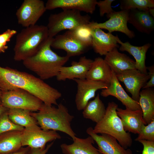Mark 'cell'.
Segmentation results:
<instances>
[{
  "label": "cell",
  "mask_w": 154,
  "mask_h": 154,
  "mask_svg": "<svg viewBox=\"0 0 154 154\" xmlns=\"http://www.w3.org/2000/svg\"><path fill=\"white\" fill-rule=\"evenodd\" d=\"M0 88L2 91L16 89L24 90L49 106L58 105L57 100L62 96L57 90L40 78L27 72L0 66Z\"/></svg>",
  "instance_id": "1"
},
{
  "label": "cell",
  "mask_w": 154,
  "mask_h": 154,
  "mask_svg": "<svg viewBox=\"0 0 154 154\" xmlns=\"http://www.w3.org/2000/svg\"><path fill=\"white\" fill-rule=\"evenodd\" d=\"M53 38L48 37L35 54L23 61L26 68L42 80L56 77L70 58L67 55H59L51 49Z\"/></svg>",
  "instance_id": "2"
},
{
  "label": "cell",
  "mask_w": 154,
  "mask_h": 154,
  "mask_svg": "<svg viewBox=\"0 0 154 154\" xmlns=\"http://www.w3.org/2000/svg\"><path fill=\"white\" fill-rule=\"evenodd\" d=\"M40 128L44 130L59 131L69 135L73 140L76 134L71 126L74 116L62 103L56 108L43 104L37 112L31 113Z\"/></svg>",
  "instance_id": "3"
},
{
  "label": "cell",
  "mask_w": 154,
  "mask_h": 154,
  "mask_svg": "<svg viewBox=\"0 0 154 154\" xmlns=\"http://www.w3.org/2000/svg\"><path fill=\"white\" fill-rule=\"evenodd\" d=\"M48 37L46 26L35 25L23 29L16 36L14 60L23 61L33 55Z\"/></svg>",
  "instance_id": "4"
},
{
  "label": "cell",
  "mask_w": 154,
  "mask_h": 154,
  "mask_svg": "<svg viewBox=\"0 0 154 154\" xmlns=\"http://www.w3.org/2000/svg\"><path fill=\"white\" fill-rule=\"evenodd\" d=\"M118 106L114 102H109L104 117L96 123L93 131L97 134L104 133L114 137L126 149L132 145V139L130 134L124 130L121 119L117 115Z\"/></svg>",
  "instance_id": "5"
},
{
  "label": "cell",
  "mask_w": 154,
  "mask_h": 154,
  "mask_svg": "<svg viewBox=\"0 0 154 154\" xmlns=\"http://www.w3.org/2000/svg\"><path fill=\"white\" fill-rule=\"evenodd\" d=\"M90 17L82 15L77 10L64 9L57 13L51 14L46 26L49 37L54 38L59 33L65 30H71L80 26L89 23Z\"/></svg>",
  "instance_id": "6"
},
{
  "label": "cell",
  "mask_w": 154,
  "mask_h": 154,
  "mask_svg": "<svg viewBox=\"0 0 154 154\" xmlns=\"http://www.w3.org/2000/svg\"><path fill=\"white\" fill-rule=\"evenodd\" d=\"M1 105L9 109L17 108L38 111L43 103L28 92L21 89L2 91Z\"/></svg>",
  "instance_id": "7"
},
{
  "label": "cell",
  "mask_w": 154,
  "mask_h": 154,
  "mask_svg": "<svg viewBox=\"0 0 154 154\" xmlns=\"http://www.w3.org/2000/svg\"><path fill=\"white\" fill-rule=\"evenodd\" d=\"M46 10L42 0H24L16 13L18 23L25 28L35 25Z\"/></svg>",
  "instance_id": "8"
},
{
  "label": "cell",
  "mask_w": 154,
  "mask_h": 154,
  "mask_svg": "<svg viewBox=\"0 0 154 154\" xmlns=\"http://www.w3.org/2000/svg\"><path fill=\"white\" fill-rule=\"evenodd\" d=\"M129 10L114 11L106 15L109 19L103 23H98L94 21L90 22L88 25L91 28H97L108 30L111 33L118 31L125 34L129 38H132L135 37L134 32L129 30L127 26Z\"/></svg>",
  "instance_id": "9"
},
{
  "label": "cell",
  "mask_w": 154,
  "mask_h": 154,
  "mask_svg": "<svg viewBox=\"0 0 154 154\" xmlns=\"http://www.w3.org/2000/svg\"><path fill=\"white\" fill-rule=\"evenodd\" d=\"M61 138V136L56 131L44 130L38 126L24 128L22 131L21 142L22 146H27L31 149H43L47 143Z\"/></svg>",
  "instance_id": "10"
},
{
  "label": "cell",
  "mask_w": 154,
  "mask_h": 154,
  "mask_svg": "<svg viewBox=\"0 0 154 154\" xmlns=\"http://www.w3.org/2000/svg\"><path fill=\"white\" fill-rule=\"evenodd\" d=\"M77 90L75 102L77 109L83 110L88 102L95 97L98 90L108 88L109 84L104 82L84 79H74Z\"/></svg>",
  "instance_id": "11"
},
{
  "label": "cell",
  "mask_w": 154,
  "mask_h": 154,
  "mask_svg": "<svg viewBox=\"0 0 154 154\" xmlns=\"http://www.w3.org/2000/svg\"><path fill=\"white\" fill-rule=\"evenodd\" d=\"M116 75L118 80L124 83L127 91L131 94L132 98L139 102L141 90L149 80V74L143 73L135 69L127 70Z\"/></svg>",
  "instance_id": "12"
},
{
  "label": "cell",
  "mask_w": 154,
  "mask_h": 154,
  "mask_svg": "<svg viewBox=\"0 0 154 154\" xmlns=\"http://www.w3.org/2000/svg\"><path fill=\"white\" fill-rule=\"evenodd\" d=\"M51 46L55 49L64 50L69 57L81 55L90 48L77 39L70 30L53 38Z\"/></svg>",
  "instance_id": "13"
},
{
  "label": "cell",
  "mask_w": 154,
  "mask_h": 154,
  "mask_svg": "<svg viewBox=\"0 0 154 154\" xmlns=\"http://www.w3.org/2000/svg\"><path fill=\"white\" fill-rule=\"evenodd\" d=\"M93 129L92 127H89L86 132L96 143L101 154H133L130 149H124L114 137L104 133L98 135L93 132Z\"/></svg>",
  "instance_id": "14"
},
{
  "label": "cell",
  "mask_w": 154,
  "mask_h": 154,
  "mask_svg": "<svg viewBox=\"0 0 154 154\" xmlns=\"http://www.w3.org/2000/svg\"><path fill=\"white\" fill-rule=\"evenodd\" d=\"M92 46L94 51L100 55H106L115 48H117V35L115 36L111 33H106L101 29L91 28Z\"/></svg>",
  "instance_id": "15"
},
{
  "label": "cell",
  "mask_w": 154,
  "mask_h": 154,
  "mask_svg": "<svg viewBox=\"0 0 154 154\" xmlns=\"http://www.w3.org/2000/svg\"><path fill=\"white\" fill-rule=\"evenodd\" d=\"M93 60L84 56L81 57L78 61H72L70 66H62L56 77L57 80L65 81L67 79H86Z\"/></svg>",
  "instance_id": "16"
},
{
  "label": "cell",
  "mask_w": 154,
  "mask_h": 154,
  "mask_svg": "<svg viewBox=\"0 0 154 154\" xmlns=\"http://www.w3.org/2000/svg\"><path fill=\"white\" fill-rule=\"evenodd\" d=\"M100 94L104 97L110 96L115 97L125 106L126 108L134 110H141L139 102L133 100L125 92L113 71L109 86L107 88L102 89Z\"/></svg>",
  "instance_id": "17"
},
{
  "label": "cell",
  "mask_w": 154,
  "mask_h": 154,
  "mask_svg": "<svg viewBox=\"0 0 154 154\" xmlns=\"http://www.w3.org/2000/svg\"><path fill=\"white\" fill-rule=\"evenodd\" d=\"M117 115L121 119L124 130L138 134L143 126L146 125L143 119L141 110H132L117 108Z\"/></svg>",
  "instance_id": "18"
},
{
  "label": "cell",
  "mask_w": 154,
  "mask_h": 154,
  "mask_svg": "<svg viewBox=\"0 0 154 154\" xmlns=\"http://www.w3.org/2000/svg\"><path fill=\"white\" fill-rule=\"evenodd\" d=\"M97 2L96 0H48L45 7L46 10L60 8L92 14L95 11Z\"/></svg>",
  "instance_id": "19"
},
{
  "label": "cell",
  "mask_w": 154,
  "mask_h": 154,
  "mask_svg": "<svg viewBox=\"0 0 154 154\" xmlns=\"http://www.w3.org/2000/svg\"><path fill=\"white\" fill-rule=\"evenodd\" d=\"M104 60L116 74L136 69L135 62L126 54L119 52L115 48L108 53Z\"/></svg>",
  "instance_id": "20"
},
{
  "label": "cell",
  "mask_w": 154,
  "mask_h": 154,
  "mask_svg": "<svg viewBox=\"0 0 154 154\" xmlns=\"http://www.w3.org/2000/svg\"><path fill=\"white\" fill-rule=\"evenodd\" d=\"M128 22L141 33L149 34L154 29V18L149 11L129 10Z\"/></svg>",
  "instance_id": "21"
},
{
  "label": "cell",
  "mask_w": 154,
  "mask_h": 154,
  "mask_svg": "<svg viewBox=\"0 0 154 154\" xmlns=\"http://www.w3.org/2000/svg\"><path fill=\"white\" fill-rule=\"evenodd\" d=\"M73 140V142L71 144L61 145L60 148L63 154H101L98 149L93 145L95 141L90 136L84 139L76 137Z\"/></svg>",
  "instance_id": "22"
},
{
  "label": "cell",
  "mask_w": 154,
  "mask_h": 154,
  "mask_svg": "<svg viewBox=\"0 0 154 154\" xmlns=\"http://www.w3.org/2000/svg\"><path fill=\"white\" fill-rule=\"evenodd\" d=\"M117 42L121 45L119 48L120 50L126 51L134 57L135 60L136 69L143 73L148 74L145 63L146 54L151 44L147 43L141 46H134L128 42H123L118 37Z\"/></svg>",
  "instance_id": "23"
},
{
  "label": "cell",
  "mask_w": 154,
  "mask_h": 154,
  "mask_svg": "<svg viewBox=\"0 0 154 154\" xmlns=\"http://www.w3.org/2000/svg\"><path fill=\"white\" fill-rule=\"evenodd\" d=\"M112 70L104 59L98 57L93 60L86 78L109 84L112 78Z\"/></svg>",
  "instance_id": "24"
},
{
  "label": "cell",
  "mask_w": 154,
  "mask_h": 154,
  "mask_svg": "<svg viewBox=\"0 0 154 154\" xmlns=\"http://www.w3.org/2000/svg\"><path fill=\"white\" fill-rule=\"evenodd\" d=\"M22 131H13L0 134V154H8L16 152L22 146Z\"/></svg>",
  "instance_id": "25"
},
{
  "label": "cell",
  "mask_w": 154,
  "mask_h": 154,
  "mask_svg": "<svg viewBox=\"0 0 154 154\" xmlns=\"http://www.w3.org/2000/svg\"><path fill=\"white\" fill-rule=\"evenodd\" d=\"M139 103L146 125L154 119V90L153 88L140 91Z\"/></svg>",
  "instance_id": "26"
},
{
  "label": "cell",
  "mask_w": 154,
  "mask_h": 154,
  "mask_svg": "<svg viewBox=\"0 0 154 154\" xmlns=\"http://www.w3.org/2000/svg\"><path fill=\"white\" fill-rule=\"evenodd\" d=\"M83 110L84 118L97 123L104 117L106 108L98 93L93 100L88 102Z\"/></svg>",
  "instance_id": "27"
},
{
  "label": "cell",
  "mask_w": 154,
  "mask_h": 154,
  "mask_svg": "<svg viewBox=\"0 0 154 154\" xmlns=\"http://www.w3.org/2000/svg\"><path fill=\"white\" fill-rule=\"evenodd\" d=\"M30 111L20 109H8L7 113L11 120L15 124L24 128L38 127L37 122L32 116Z\"/></svg>",
  "instance_id": "28"
},
{
  "label": "cell",
  "mask_w": 154,
  "mask_h": 154,
  "mask_svg": "<svg viewBox=\"0 0 154 154\" xmlns=\"http://www.w3.org/2000/svg\"><path fill=\"white\" fill-rule=\"evenodd\" d=\"M120 9L122 10L137 9L149 11V9L154 7L153 0H122L120 1Z\"/></svg>",
  "instance_id": "29"
},
{
  "label": "cell",
  "mask_w": 154,
  "mask_h": 154,
  "mask_svg": "<svg viewBox=\"0 0 154 154\" xmlns=\"http://www.w3.org/2000/svg\"><path fill=\"white\" fill-rule=\"evenodd\" d=\"M70 31L82 43L89 48L92 46L91 29L88 24L80 26Z\"/></svg>",
  "instance_id": "30"
},
{
  "label": "cell",
  "mask_w": 154,
  "mask_h": 154,
  "mask_svg": "<svg viewBox=\"0 0 154 154\" xmlns=\"http://www.w3.org/2000/svg\"><path fill=\"white\" fill-rule=\"evenodd\" d=\"M7 110L0 116V134L11 131H22L24 128L15 124L11 120L8 115Z\"/></svg>",
  "instance_id": "31"
},
{
  "label": "cell",
  "mask_w": 154,
  "mask_h": 154,
  "mask_svg": "<svg viewBox=\"0 0 154 154\" xmlns=\"http://www.w3.org/2000/svg\"><path fill=\"white\" fill-rule=\"evenodd\" d=\"M138 135L135 140L136 141L146 140L154 141V119L147 125L143 126Z\"/></svg>",
  "instance_id": "32"
},
{
  "label": "cell",
  "mask_w": 154,
  "mask_h": 154,
  "mask_svg": "<svg viewBox=\"0 0 154 154\" xmlns=\"http://www.w3.org/2000/svg\"><path fill=\"white\" fill-rule=\"evenodd\" d=\"M114 1V0H105L97 1V5L99 7L100 16H103L105 14H110L114 11L111 6L112 3Z\"/></svg>",
  "instance_id": "33"
},
{
  "label": "cell",
  "mask_w": 154,
  "mask_h": 154,
  "mask_svg": "<svg viewBox=\"0 0 154 154\" xmlns=\"http://www.w3.org/2000/svg\"><path fill=\"white\" fill-rule=\"evenodd\" d=\"M17 33V31L16 30L7 29L0 34V42L7 44V42L10 41L11 38Z\"/></svg>",
  "instance_id": "34"
},
{
  "label": "cell",
  "mask_w": 154,
  "mask_h": 154,
  "mask_svg": "<svg viewBox=\"0 0 154 154\" xmlns=\"http://www.w3.org/2000/svg\"><path fill=\"white\" fill-rule=\"evenodd\" d=\"M138 141L143 146L142 154H154V141L146 140H140Z\"/></svg>",
  "instance_id": "35"
},
{
  "label": "cell",
  "mask_w": 154,
  "mask_h": 154,
  "mask_svg": "<svg viewBox=\"0 0 154 154\" xmlns=\"http://www.w3.org/2000/svg\"><path fill=\"white\" fill-rule=\"evenodd\" d=\"M147 70L149 72H147L149 76V81L147 82L143 89L153 88L154 86V65H152L147 67Z\"/></svg>",
  "instance_id": "36"
},
{
  "label": "cell",
  "mask_w": 154,
  "mask_h": 154,
  "mask_svg": "<svg viewBox=\"0 0 154 154\" xmlns=\"http://www.w3.org/2000/svg\"><path fill=\"white\" fill-rule=\"evenodd\" d=\"M54 142L47 145V147L43 149H33L30 154H46L50 148L52 146Z\"/></svg>",
  "instance_id": "37"
},
{
  "label": "cell",
  "mask_w": 154,
  "mask_h": 154,
  "mask_svg": "<svg viewBox=\"0 0 154 154\" xmlns=\"http://www.w3.org/2000/svg\"><path fill=\"white\" fill-rule=\"evenodd\" d=\"M27 148L21 149L16 152L8 154H27L29 151Z\"/></svg>",
  "instance_id": "38"
},
{
  "label": "cell",
  "mask_w": 154,
  "mask_h": 154,
  "mask_svg": "<svg viewBox=\"0 0 154 154\" xmlns=\"http://www.w3.org/2000/svg\"><path fill=\"white\" fill-rule=\"evenodd\" d=\"M8 48V46L7 44H3L0 42V53L4 52Z\"/></svg>",
  "instance_id": "39"
},
{
  "label": "cell",
  "mask_w": 154,
  "mask_h": 154,
  "mask_svg": "<svg viewBox=\"0 0 154 154\" xmlns=\"http://www.w3.org/2000/svg\"><path fill=\"white\" fill-rule=\"evenodd\" d=\"M8 109L4 107L2 105L0 106V116L4 112L7 111Z\"/></svg>",
  "instance_id": "40"
},
{
  "label": "cell",
  "mask_w": 154,
  "mask_h": 154,
  "mask_svg": "<svg viewBox=\"0 0 154 154\" xmlns=\"http://www.w3.org/2000/svg\"><path fill=\"white\" fill-rule=\"evenodd\" d=\"M2 91L1 90H0V106L2 105L1 101V94H2Z\"/></svg>",
  "instance_id": "41"
},
{
  "label": "cell",
  "mask_w": 154,
  "mask_h": 154,
  "mask_svg": "<svg viewBox=\"0 0 154 154\" xmlns=\"http://www.w3.org/2000/svg\"></svg>",
  "instance_id": "42"
}]
</instances>
